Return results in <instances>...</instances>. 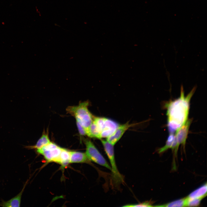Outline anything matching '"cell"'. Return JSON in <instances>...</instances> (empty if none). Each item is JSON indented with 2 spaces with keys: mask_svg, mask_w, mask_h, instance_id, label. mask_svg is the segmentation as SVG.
<instances>
[{
  "mask_svg": "<svg viewBox=\"0 0 207 207\" xmlns=\"http://www.w3.org/2000/svg\"><path fill=\"white\" fill-rule=\"evenodd\" d=\"M27 183V181L24 185L21 191L16 195L8 201L2 200L0 203V206L5 207H20L22 195Z\"/></svg>",
  "mask_w": 207,
  "mask_h": 207,
  "instance_id": "9c48e42d",
  "label": "cell"
},
{
  "mask_svg": "<svg viewBox=\"0 0 207 207\" xmlns=\"http://www.w3.org/2000/svg\"><path fill=\"white\" fill-rule=\"evenodd\" d=\"M196 88L194 87L186 96L182 86L180 97L167 103L168 127L170 133H173L183 125L187 120L189 103Z\"/></svg>",
  "mask_w": 207,
  "mask_h": 207,
  "instance_id": "6da1fadb",
  "label": "cell"
},
{
  "mask_svg": "<svg viewBox=\"0 0 207 207\" xmlns=\"http://www.w3.org/2000/svg\"><path fill=\"white\" fill-rule=\"evenodd\" d=\"M93 122L99 132L100 139L110 136L119 125L114 121L105 117H94Z\"/></svg>",
  "mask_w": 207,
  "mask_h": 207,
  "instance_id": "3957f363",
  "label": "cell"
},
{
  "mask_svg": "<svg viewBox=\"0 0 207 207\" xmlns=\"http://www.w3.org/2000/svg\"><path fill=\"white\" fill-rule=\"evenodd\" d=\"M89 161L85 153L70 151V163H88Z\"/></svg>",
  "mask_w": 207,
  "mask_h": 207,
  "instance_id": "8fae6325",
  "label": "cell"
},
{
  "mask_svg": "<svg viewBox=\"0 0 207 207\" xmlns=\"http://www.w3.org/2000/svg\"><path fill=\"white\" fill-rule=\"evenodd\" d=\"M58 163L61 165L62 168L65 167L70 163V151L62 148Z\"/></svg>",
  "mask_w": 207,
  "mask_h": 207,
  "instance_id": "5bb4252c",
  "label": "cell"
},
{
  "mask_svg": "<svg viewBox=\"0 0 207 207\" xmlns=\"http://www.w3.org/2000/svg\"><path fill=\"white\" fill-rule=\"evenodd\" d=\"M50 142L48 133L44 131L41 136L35 145L26 146L25 147L28 149H35L37 150L41 148Z\"/></svg>",
  "mask_w": 207,
  "mask_h": 207,
  "instance_id": "7c38bea8",
  "label": "cell"
},
{
  "mask_svg": "<svg viewBox=\"0 0 207 207\" xmlns=\"http://www.w3.org/2000/svg\"><path fill=\"white\" fill-rule=\"evenodd\" d=\"M108 158L110 160L111 171L112 172L113 178L117 182L122 180V177L119 172L116 164L114 157V147L107 140L100 139Z\"/></svg>",
  "mask_w": 207,
  "mask_h": 207,
  "instance_id": "8992f818",
  "label": "cell"
},
{
  "mask_svg": "<svg viewBox=\"0 0 207 207\" xmlns=\"http://www.w3.org/2000/svg\"><path fill=\"white\" fill-rule=\"evenodd\" d=\"M191 122V119L187 120L186 122L175 132V136L178 146L181 144L185 147L189 128Z\"/></svg>",
  "mask_w": 207,
  "mask_h": 207,
  "instance_id": "52a82bcc",
  "label": "cell"
},
{
  "mask_svg": "<svg viewBox=\"0 0 207 207\" xmlns=\"http://www.w3.org/2000/svg\"><path fill=\"white\" fill-rule=\"evenodd\" d=\"M62 148L54 143L50 142L41 148L37 150V152L42 155L48 162L58 163Z\"/></svg>",
  "mask_w": 207,
  "mask_h": 207,
  "instance_id": "5b68a950",
  "label": "cell"
},
{
  "mask_svg": "<svg viewBox=\"0 0 207 207\" xmlns=\"http://www.w3.org/2000/svg\"><path fill=\"white\" fill-rule=\"evenodd\" d=\"M187 201V197L176 200L165 204L155 206L157 207H184L186 206Z\"/></svg>",
  "mask_w": 207,
  "mask_h": 207,
  "instance_id": "9a60e30c",
  "label": "cell"
},
{
  "mask_svg": "<svg viewBox=\"0 0 207 207\" xmlns=\"http://www.w3.org/2000/svg\"><path fill=\"white\" fill-rule=\"evenodd\" d=\"M132 125L128 122L119 125L114 133L107 138L106 140L114 145L120 139L126 131Z\"/></svg>",
  "mask_w": 207,
  "mask_h": 207,
  "instance_id": "ba28073f",
  "label": "cell"
},
{
  "mask_svg": "<svg viewBox=\"0 0 207 207\" xmlns=\"http://www.w3.org/2000/svg\"><path fill=\"white\" fill-rule=\"evenodd\" d=\"M152 202L150 201H147L143 203L137 204H128L124 206V207H152L153 206L152 205Z\"/></svg>",
  "mask_w": 207,
  "mask_h": 207,
  "instance_id": "e0dca14e",
  "label": "cell"
},
{
  "mask_svg": "<svg viewBox=\"0 0 207 207\" xmlns=\"http://www.w3.org/2000/svg\"><path fill=\"white\" fill-rule=\"evenodd\" d=\"M77 126L78 132L81 136H85L86 135L85 129L78 122L76 121Z\"/></svg>",
  "mask_w": 207,
  "mask_h": 207,
  "instance_id": "ac0fdd59",
  "label": "cell"
},
{
  "mask_svg": "<svg viewBox=\"0 0 207 207\" xmlns=\"http://www.w3.org/2000/svg\"><path fill=\"white\" fill-rule=\"evenodd\" d=\"M207 185L206 183L193 191L187 197L189 199L195 198H203L207 195Z\"/></svg>",
  "mask_w": 207,
  "mask_h": 207,
  "instance_id": "4fadbf2b",
  "label": "cell"
},
{
  "mask_svg": "<svg viewBox=\"0 0 207 207\" xmlns=\"http://www.w3.org/2000/svg\"><path fill=\"white\" fill-rule=\"evenodd\" d=\"M187 201L186 206H198L200 204L202 198H195L189 199L187 198Z\"/></svg>",
  "mask_w": 207,
  "mask_h": 207,
  "instance_id": "2e32d148",
  "label": "cell"
},
{
  "mask_svg": "<svg viewBox=\"0 0 207 207\" xmlns=\"http://www.w3.org/2000/svg\"><path fill=\"white\" fill-rule=\"evenodd\" d=\"M178 146L176 141L175 135L173 133H170L168 136L166 144L163 147L158 150L159 153L164 152L169 148H171L173 150L177 149Z\"/></svg>",
  "mask_w": 207,
  "mask_h": 207,
  "instance_id": "30bf717a",
  "label": "cell"
},
{
  "mask_svg": "<svg viewBox=\"0 0 207 207\" xmlns=\"http://www.w3.org/2000/svg\"><path fill=\"white\" fill-rule=\"evenodd\" d=\"M89 102H81L77 106H69L66 108L67 113L74 117L86 130L93 122L94 116L88 109Z\"/></svg>",
  "mask_w": 207,
  "mask_h": 207,
  "instance_id": "7a4b0ae2",
  "label": "cell"
},
{
  "mask_svg": "<svg viewBox=\"0 0 207 207\" xmlns=\"http://www.w3.org/2000/svg\"><path fill=\"white\" fill-rule=\"evenodd\" d=\"M84 142L86 147L85 154L90 161L94 162L111 170V166L91 140L88 139H85Z\"/></svg>",
  "mask_w": 207,
  "mask_h": 207,
  "instance_id": "277c9868",
  "label": "cell"
}]
</instances>
